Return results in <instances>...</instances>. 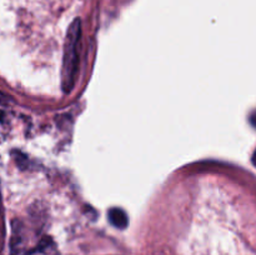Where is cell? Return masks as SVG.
Here are the masks:
<instances>
[{
	"label": "cell",
	"instance_id": "cell-1",
	"mask_svg": "<svg viewBox=\"0 0 256 255\" xmlns=\"http://www.w3.org/2000/svg\"><path fill=\"white\" fill-rule=\"evenodd\" d=\"M82 40V20L79 18L72 20L65 36L64 54L62 66V89L65 94L72 92L76 82L79 70V46Z\"/></svg>",
	"mask_w": 256,
	"mask_h": 255
},
{
	"label": "cell",
	"instance_id": "cell-2",
	"mask_svg": "<svg viewBox=\"0 0 256 255\" xmlns=\"http://www.w3.org/2000/svg\"><path fill=\"white\" fill-rule=\"evenodd\" d=\"M108 219L112 226L120 230H124L129 225V218H128L126 212L120 208H112L108 212Z\"/></svg>",
	"mask_w": 256,
	"mask_h": 255
},
{
	"label": "cell",
	"instance_id": "cell-3",
	"mask_svg": "<svg viewBox=\"0 0 256 255\" xmlns=\"http://www.w3.org/2000/svg\"><path fill=\"white\" fill-rule=\"evenodd\" d=\"M8 98H9V96H6L4 92H0V104H5V102H8V100H9Z\"/></svg>",
	"mask_w": 256,
	"mask_h": 255
},
{
	"label": "cell",
	"instance_id": "cell-4",
	"mask_svg": "<svg viewBox=\"0 0 256 255\" xmlns=\"http://www.w3.org/2000/svg\"><path fill=\"white\" fill-rule=\"evenodd\" d=\"M250 122H252V124L256 128V112L252 115V119H250Z\"/></svg>",
	"mask_w": 256,
	"mask_h": 255
},
{
	"label": "cell",
	"instance_id": "cell-5",
	"mask_svg": "<svg viewBox=\"0 0 256 255\" xmlns=\"http://www.w3.org/2000/svg\"><path fill=\"white\" fill-rule=\"evenodd\" d=\"M252 164H254V166L256 168V149H255L254 154H252Z\"/></svg>",
	"mask_w": 256,
	"mask_h": 255
}]
</instances>
